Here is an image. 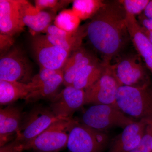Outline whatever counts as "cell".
<instances>
[{
	"label": "cell",
	"mask_w": 152,
	"mask_h": 152,
	"mask_svg": "<svg viewBox=\"0 0 152 152\" xmlns=\"http://www.w3.org/2000/svg\"><path fill=\"white\" fill-rule=\"evenodd\" d=\"M126 15L119 1H107L86 23L89 43L106 64H111L132 44L126 24Z\"/></svg>",
	"instance_id": "1"
},
{
	"label": "cell",
	"mask_w": 152,
	"mask_h": 152,
	"mask_svg": "<svg viewBox=\"0 0 152 152\" xmlns=\"http://www.w3.org/2000/svg\"><path fill=\"white\" fill-rule=\"evenodd\" d=\"M128 49L115 59L114 64H111L117 79L122 86L138 88L151 86L150 71L135 49Z\"/></svg>",
	"instance_id": "2"
},
{
	"label": "cell",
	"mask_w": 152,
	"mask_h": 152,
	"mask_svg": "<svg viewBox=\"0 0 152 152\" xmlns=\"http://www.w3.org/2000/svg\"><path fill=\"white\" fill-rule=\"evenodd\" d=\"M117 107L132 118L152 120V88L121 86L116 97Z\"/></svg>",
	"instance_id": "3"
},
{
	"label": "cell",
	"mask_w": 152,
	"mask_h": 152,
	"mask_svg": "<svg viewBox=\"0 0 152 152\" xmlns=\"http://www.w3.org/2000/svg\"><path fill=\"white\" fill-rule=\"evenodd\" d=\"M135 121L134 119L114 106L96 104L90 107L83 114L80 122L100 132L114 127L124 128Z\"/></svg>",
	"instance_id": "4"
},
{
	"label": "cell",
	"mask_w": 152,
	"mask_h": 152,
	"mask_svg": "<svg viewBox=\"0 0 152 152\" xmlns=\"http://www.w3.org/2000/svg\"><path fill=\"white\" fill-rule=\"evenodd\" d=\"M73 118H64L55 122L32 141L23 145V151L58 152L67 146L69 133L74 121Z\"/></svg>",
	"instance_id": "5"
},
{
	"label": "cell",
	"mask_w": 152,
	"mask_h": 152,
	"mask_svg": "<svg viewBox=\"0 0 152 152\" xmlns=\"http://www.w3.org/2000/svg\"><path fill=\"white\" fill-rule=\"evenodd\" d=\"M108 142L107 134L74 119L66 147L69 152H102Z\"/></svg>",
	"instance_id": "6"
},
{
	"label": "cell",
	"mask_w": 152,
	"mask_h": 152,
	"mask_svg": "<svg viewBox=\"0 0 152 152\" xmlns=\"http://www.w3.org/2000/svg\"><path fill=\"white\" fill-rule=\"evenodd\" d=\"M64 118L56 116L50 108L36 107L22 122L14 140L21 145L30 142L52 124Z\"/></svg>",
	"instance_id": "7"
},
{
	"label": "cell",
	"mask_w": 152,
	"mask_h": 152,
	"mask_svg": "<svg viewBox=\"0 0 152 152\" xmlns=\"http://www.w3.org/2000/svg\"><path fill=\"white\" fill-rule=\"evenodd\" d=\"M32 67L22 50L14 46L1 56L0 80L28 83L31 81Z\"/></svg>",
	"instance_id": "8"
},
{
	"label": "cell",
	"mask_w": 152,
	"mask_h": 152,
	"mask_svg": "<svg viewBox=\"0 0 152 152\" xmlns=\"http://www.w3.org/2000/svg\"><path fill=\"white\" fill-rule=\"evenodd\" d=\"M121 86L111 65L108 64L97 81L85 90V104L110 105L118 108L116 97Z\"/></svg>",
	"instance_id": "9"
},
{
	"label": "cell",
	"mask_w": 152,
	"mask_h": 152,
	"mask_svg": "<svg viewBox=\"0 0 152 152\" xmlns=\"http://www.w3.org/2000/svg\"><path fill=\"white\" fill-rule=\"evenodd\" d=\"M31 47L40 67L62 70L70 53L50 42L45 35L32 36Z\"/></svg>",
	"instance_id": "10"
},
{
	"label": "cell",
	"mask_w": 152,
	"mask_h": 152,
	"mask_svg": "<svg viewBox=\"0 0 152 152\" xmlns=\"http://www.w3.org/2000/svg\"><path fill=\"white\" fill-rule=\"evenodd\" d=\"M50 109L56 116L70 118L85 104V91L72 86L65 87L50 100Z\"/></svg>",
	"instance_id": "11"
},
{
	"label": "cell",
	"mask_w": 152,
	"mask_h": 152,
	"mask_svg": "<svg viewBox=\"0 0 152 152\" xmlns=\"http://www.w3.org/2000/svg\"><path fill=\"white\" fill-rule=\"evenodd\" d=\"M152 120L144 119L128 125L112 140L108 152H129L138 145Z\"/></svg>",
	"instance_id": "12"
},
{
	"label": "cell",
	"mask_w": 152,
	"mask_h": 152,
	"mask_svg": "<svg viewBox=\"0 0 152 152\" xmlns=\"http://www.w3.org/2000/svg\"><path fill=\"white\" fill-rule=\"evenodd\" d=\"M20 11L22 22L29 29L32 36L45 33L57 15L56 13L52 11H38L26 0H20Z\"/></svg>",
	"instance_id": "13"
},
{
	"label": "cell",
	"mask_w": 152,
	"mask_h": 152,
	"mask_svg": "<svg viewBox=\"0 0 152 152\" xmlns=\"http://www.w3.org/2000/svg\"><path fill=\"white\" fill-rule=\"evenodd\" d=\"M20 7V0H0V34L14 37L23 31Z\"/></svg>",
	"instance_id": "14"
},
{
	"label": "cell",
	"mask_w": 152,
	"mask_h": 152,
	"mask_svg": "<svg viewBox=\"0 0 152 152\" xmlns=\"http://www.w3.org/2000/svg\"><path fill=\"white\" fill-rule=\"evenodd\" d=\"M99 60H101L93 51L87 49L83 45L72 52L62 69L63 84L65 87L72 86L76 76L81 70Z\"/></svg>",
	"instance_id": "15"
},
{
	"label": "cell",
	"mask_w": 152,
	"mask_h": 152,
	"mask_svg": "<svg viewBox=\"0 0 152 152\" xmlns=\"http://www.w3.org/2000/svg\"><path fill=\"white\" fill-rule=\"evenodd\" d=\"M126 22L132 45L152 77V43L142 31L137 17L127 14Z\"/></svg>",
	"instance_id": "16"
},
{
	"label": "cell",
	"mask_w": 152,
	"mask_h": 152,
	"mask_svg": "<svg viewBox=\"0 0 152 152\" xmlns=\"http://www.w3.org/2000/svg\"><path fill=\"white\" fill-rule=\"evenodd\" d=\"M86 23L82 25L77 31L70 34L51 24L45 31L48 40L71 53L83 45V39L86 37Z\"/></svg>",
	"instance_id": "17"
},
{
	"label": "cell",
	"mask_w": 152,
	"mask_h": 152,
	"mask_svg": "<svg viewBox=\"0 0 152 152\" xmlns=\"http://www.w3.org/2000/svg\"><path fill=\"white\" fill-rule=\"evenodd\" d=\"M22 121L19 108L9 105L0 110V146H4L15 138Z\"/></svg>",
	"instance_id": "18"
},
{
	"label": "cell",
	"mask_w": 152,
	"mask_h": 152,
	"mask_svg": "<svg viewBox=\"0 0 152 152\" xmlns=\"http://www.w3.org/2000/svg\"><path fill=\"white\" fill-rule=\"evenodd\" d=\"M32 91L28 83L0 80V104L5 105L19 99H25Z\"/></svg>",
	"instance_id": "19"
},
{
	"label": "cell",
	"mask_w": 152,
	"mask_h": 152,
	"mask_svg": "<svg viewBox=\"0 0 152 152\" xmlns=\"http://www.w3.org/2000/svg\"><path fill=\"white\" fill-rule=\"evenodd\" d=\"M107 65L99 60L86 66L77 74L72 86L85 91L97 81Z\"/></svg>",
	"instance_id": "20"
},
{
	"label": "cell",
	"mask_w": 152,
	"mask_h": 152,
	"mask_svg": "<svg viewBox=\"0 0 152 152\" xmlns=\"http://www.w3.org/2000/svg\"><path fill=\"white\" fill-rule=\"evenodd\" d=\"M64 82L62 71L61 70L51 78L45 82L30 93L25 99L27 103L35 102L41 99L50 100L58 94V90Z\"/></svg>",
	"instance_id": "21"
},
{
	"label": "cell",
	"mask_w": 152,
	"mask_h": 152,
	"mask_svg": "<svg viewBox=\"0 0 152 152\" xmlns=\"http://www.w3.org/2000/svg\"><path fill=\"white\" fill-rule=\"evenodd\" d=\"M102 0L73 1L72 10L81 20L93 18L105 4Z\"/></svg>",
	"instance_id": "22"
},
{
	"label": "cell",
	"mask_w": 152,
	"mask_h": 152,
	"mask_svg": "<svg viewBox=\"0 0 152 152\" xmlns=\"http://www.w3.org/2000/svg\"><path fill=\"white\" fill-rule=\"evenodd\" d=\"M81 21L72 9H66L57 15L54 21V25L65 31L74 34L80 26Z\"/></svg>",
	"instance_id": "23"
},
{
	"label": "cell",
	"mask_w": 152,
	"mask_h": 152,
	"mask_svg": "<svg viewBox=\"0 0 152 152\" xmlns=\"http://www.w3.org/2000/svg\"><path fill=\"white\" fill-rule=\"evenodd\" d=\"M72 2L67 0H36L35 7L38 11H52L56 13Z\"/></svg>",
	"instance_id": "24"
},
{
	"label": "cell",
	"mask_w": 152,
	"mask_h": 152,
	"mask_svg": "<svg viewBox=\"0 0 152 152\" xmlns=\"http://www.w3.org/2000/svg\"><path fill=\"white\" fill-rule=\"evenodd\" d=\"M127 14L137 17L143 12L149 0H121Z\"/></svg>",
	"instance_id": "25"
},
{
	"label": "cell",
	"mask_w": 152,
	"mask_h": 152,
	"mask_svg": "<svg viewBox=\"0 0 152 152\" xmlns=\"http://www.w3.org/2000/svg\"><path fill=\"white\" fill-rule=\"evenodd\" d=\"M61 70H54L40 67L39 72L35 75L33 76L31 81L28 83V84L33 88V91L36 88L51 78L52 77L56 75Z\"/></svg>",
	"instance_id": "26"
},
{
	"label": "cell",
	"mask_w": 152,
	"mask_h": 152,
	"mask_svg": "<svg viewBox=\"0 0 152 152\" xmlns=\"http://www.w3.org/2000/svg\"><path fill=\"white\" fill-rule=\"evenodd\" d=\"M152 140V122L150 123L138 145L129 152H150Z\"/></svg>",
	"instance_id": "27"
},
{
	"label": "cell",
	"mask_w": 152,
	"mask_h": 152,
	"mask_svg": "<svg viewBox=\"0 0 152 152\" xmlns=\"http://www.w3.org/2000/svg\"><path fill=\"white\" fill-rule=\"evenodd\" d=\"M137 20L142 31L152 43V20L147 18L143 13L139 15Z\"/></svg>",
	"instance_id": "28"
},
{
	"label": "cell",
	"mask_w": 152,
	"mask_h": 152,
	"mask_svg": "<svg viewBox=\"0 0 152 152\" xmlns=\"http://www.w3.org/2000/svg\"><path fill=\"white\" fill-rule=\"evenodd\" d=\"M14 37L0 34V53L1 56L9 51L14 47L15 43Z\"/></svg>",
	"instance_id": "29"
},
{
	"label": "cell",
	"mask_w": 152,
	"mask_h": 152,
	"mask_svg": "<svg viewBox=\"0 0 152 152\" xmlns=\"http://www.w3.org/2000/svg\"><path fill=\"white\" fill-rule=\"evenodd\" d=\"M20 145L13 140L10 143L1 147L0 152H23Z\"/></svg>",
	"instance_id": "30"
},
{
	"label": "cell",
	"mask_w": 152,
	"mask_h": 152,
	"mask_svg": "<svg viewBox=\"0 0 152 152\" xmlns=\"http://www.w3.org/2000/svg\"><path fill=\"white\" fill-rule=\"evenodd\" d=\"M143 13L147 18L152 20V0L149 1Z\"/></svg>",
	"instance_id": "31"
},
{
	"label": "cell",
	"mask_w": 152,
	"mask_h": 152,
	"mask_svg": "<svg viewBox=\"0 0 152 152\" xmlns=\"http://www.w3.org/2000/svg\"><path fill=\"white\" fill-rule=\"evenodd\" d=\"M150 152H152V140L151 142V151H150Z\"/></svg>",
	"instance_id": "32"
},
{
	"label": "cell",
	"mask_w": 152,
	"mask_h": 152,
	"mask_svg": "<svg viewBox=\"0 0 152 152\" xmlns=\"http://www.w3.org/2000/svg\"><path fill=\"white\" fill-rule=\"evenodd\" d=\"M38 152H40V151H38Z\"/></svg>",
	"instance_id": "33"
}]
</instances>
